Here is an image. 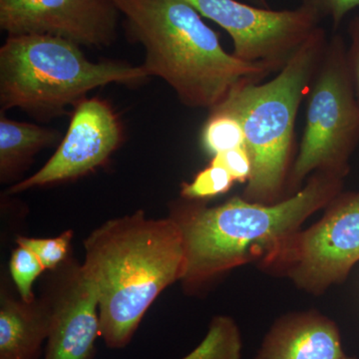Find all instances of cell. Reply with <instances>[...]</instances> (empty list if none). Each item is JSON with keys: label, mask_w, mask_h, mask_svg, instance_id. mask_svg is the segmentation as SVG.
Here are the masks:
<instances>
[{"label": "cell", "mask_w": 359, "mask_h": 359, "mask_svg": "<svg viewBox=\"0 0 359 359\" xmlns=\"http://www.w3.org/2000/svg\"><path fill=\"white\" fill-rule=\"evenodd\" d=\"M351 45L347 47L346 60L349 75L359 104V16L354 18L348 25Z\"/></svg>", "instance_id": "cell-22"}, {"label": "cell", "mask_w": 359, "mask_h": 359, "mask_svg": "<svg viewBox=\"0 0 359 359\" xmlns=\"http://www.w3.org/2000/svg\"><path fill=\"white\" fill-rule=\"evenodd\" d=\"M130 42L145 51L149 76L164 80L187 107L211 110L233 89L259 83L268 67L228 53L185 0H112Z\"/></svg>", "instance_id": "cell-3"}, {"label": "cell", "mask_w": 359, "mask_h": 359, "mask_svg": "<svg viewBox=\"0 0 359 359\" xmlns=\"http://www.w3.org/2000/svg\"><path fill=\"white\" fill-rule=\"evenodd\" d=\"M73 231H65L55 238H37L18 237V245L32 250L39 257L46 271H53L65 263L69 257L71 241Z\"/></svg>", "instance_id": "cell-18"}, {"label": "cell", "mask_w": 359, "mask_h": 359, "mask_svg": "<svg viewBox=\"0 0 359 359\" xmlns=\"http://www.w3.org/2000/svg\"><path fill=\"white\" fill-rule=\"evenodd\" d=\"M327 42L325 30L318 28L273 79L238 87L212 108L233 115L244 129L252 161L245 200L269 205L283 197L292 166L297 113Z\"/></svg>", "instance_id": "cell-4"}, {"label": "cell", "mask_w": 359, "mask_h": 359, "mask_svg": "<svg viewBox=\"0 0 359 359\" xmlns=\"http://www.w3.org/2000/svg\"><path fill=\"white\" fill-rule=\"evenodd\" d=\"M233 183L226 170L210 165L196 175L192 182L182 184L181 197L189 201L209 200L228 193Z\"/></svg>", "instance_id": "cell-16"}, {"label": "cell", "mask_w": 359, "mask_h": 359, "mask_svg": "<svg viewBox=\"0 0 359 359\" xmlns=\"http://www.w3.org/2000/svg\"><path fill=\"white\" fill-rule=\"evenodd\" d=\"M57 130L18 122L0 112V181L9 183L20 178L33 158L45 148L61 141ZM59 144V143H58Z\"/></svg>", "instance_id": "cell-14"}, {"label": "cell", "mask_w": 359, "mask_h": 359, "mask_svg": "<svg viewBox=\"0 0 359 359\" xmlns=\"http://www.w3.org/2000/svg\"><path fill=\"white\" fill-rule=\"evenodd\" d=\"M84 250L82 264L98 292L101 337L109 348H124L153 302L183 278L182 231L171 217L150 219L139 210L101 224Z\"/></svg>", "instance_id": "cell-2"}, {"label": "cell", "mask_w": 359, "mask_h": 359, "mask_svg": "<svg viewBox=\"0 0 359 359\" xmlns=\"http://www.w3.org/2000/svg\"><path fill=\"white\" fill-rule=\"evenodd\" d=\"M52 271L42 295L50 309L43 359H94L101 337L95 283L71 257Z\"/></svg>", "instance_id": "cell-11"}, {"label": "cell", "mask_w": 359, "mask_h": 359, "mask_svg": "<svg viewBox=\"0 0 359 359\" xmlns=\"http://www.w3.org/2000/svg\"><path fill=\"white\" fill-rule=\"evenodd\" d=\"M123 142V127L109 103L84 98L73 107L69 127L55 153L36 173L18 182L8 192L73 181L107 162Z\"/></svg>", "instance_id": "cell-10"}, {"label": "cell", "mask_w": 359, "mask_h": 359, "mask_svg": "<svg viewBox=\"0 0 359 359\" xmlns=\"http://www.w3.org/2000/svg\"><path fill=\"white\" fill-rule=\"evenodd\" d=\"M230 35L236 57L280 72L320 26L321 14L302 0L292 11H271L238 0H185Z\"/></svg>", "instance_id": "cell-7"}, {"label": "cell", "mask_w": 359, "mask_h": 359, "mask_svg": "<svg viewBox=\"0 0 359 359\" xmlns=\"http://www.w3.org/2000/svg\"><path fill=\"white\" fill-rule=\"evenodd\" d=\"M337 325L316 313L278 320L264 337L256 359H346Z\"/></svg>", "instance_id": "cell-12"}, {"label": "cell", "mask_w": 359, "mask_h": 359, "mask_svg": "<svg viewBox=\"0 0 359 359\" xmlns=\"http://www.w3.org/2000/svg\"><path fill=\"white\" fill-rule=\"evenodd\" d=\"M245 133L237 118L219 110H210L203 126L201 144L205 153L212 156L233 149L245 147Z\"/></svg>", "instance_id": "cell-15"}, {"label": "cell", "mask_w": 359, "mask_h": 359, "mask_svg": "<svg viewBox=\"0 0 359 359\" xmlns=\"http://www.w3.org/2000/svg\"><path fill=\"white\" fill-rule=\"evenodd\" d=\"M344 179L314 173L297 193L259 204L243 197L209 208L203 201L179 203L171 210L185 248L181 282L196 289L250 262L273 266L302 223L341 194Z\"/></svg>", "instance_id": "cell-1"}, {"label": "cell", "mask_w": 359, "mask_h": 359, "mask_svg": "<svg viewBox=\"0 0 359 359\" xmlns=\"http://www.w3.org/2000/svg\"><path fill=\"white\" fill-rule=\"evenodd\" d=\"M181 359H231L230 346L218 332H209L199 346Z\"/></svg>", "instance_id": "cell-20"}, {"label": "cell", "mask_w": 359, "mask_h": 359, "mask_svg": "<svg viewBox=\"0 0 359 359\" xmlns=\"http://www.w3.org/2000/svg\"><path fill=\"white\" fill-rule=\"evenodd\" d=\"M347 47L335 34L306 95V125L301 147L290 169L287 188L297 193L314 173L344 179L359 143V104L349 75Z\"/></svg>", "instance_id": "cell-6"}, {"label": "cell", "mask_w": 359, "mask_h": 359, "mask_svg": "<svg viewBox=\"0 0 359 359\" xmlns=\"http://www.w3.org/2000/svg\"><path fill=\"white\" fill-rule=\"evenodd\" d=\"M210 165L223 168L231 175L233 181L241 184H247L252 175V161L245 147L212 156Z\"/></svg>", "instance_id": "cell-19"}, {"label": "cell", "mask_w": 359, "mask_h": 359, "mask_svg": "<svg viewBox=\"0 0 359 359\" xmlns=\"http://www.w3.org/2000/svg\"><path fill=\"white\" fill-rule=\"evenodd\" d=\"M318 9L321 16H330L334 27H339L349 11L358 8L359 0H304Z\"/></svg>", "instance_id": "cell-21"}, {"label": "cell", "mask_w": 359, "mask_h": 359, "mask_svg": "<svg viewBox=\"0 0 359 359\" xmlns=\"http://www.w3.org/2000/svg\"><path fill=\"white\" fill-rule=\"evenodd\" d=\"M250 4H254V6L259 7H264V8H268V1L266 0H248Z\"/></svg>", "instance_id": "cell-23"}, {"label": "cell", "mask_w": 359, "mask_h": 359, "mask_svg": "<svg viewBox=\"0 0 359 359\" xmlns=\"http://www.w3.org/2000/svg\"><path fill=\"white\" fill-rule=\"evenodd\" d=\"M50 330V309L43 299H16L0 292V359H39Z\"/></svg>", "instance_id": "cell-13"}, {"label": "cell", "mask_w": 359, "mask_h": 359, "mask_svg": "<svg viewBox=\"0 0 359 359\" xmlns=\"http://www.w3.org/2000/svg\"><path fill=\"white\" fill-rule=\"evenodd\" d=\"M143 66L93 62L81 46L51 35H8L0 48V111L18 108L39 120L65 114L92 90L109 84H141Z\"/></svg>", "instance_id": "cell-5"}, {"label": "cell", "mask_w": 359, "mask_h": 359, "mask_svg": "<svg viewBox=\"0 0 359 359\" xmlns=\"http://www.w3.org/2000/svg\"><path fill=\"white\" fill-rule=\"evenodd\" d=\"M311 228L299 231L273 266L313 294L344 280L359 262V191L340 194Z\"/></svg>", "instance_id": "cell-8"}, {"label": "cell", "mask_w": 359, "mask_h": 359, "mask_svg": "<svg viewBox=\"0 0 359 359\" xmlns=\"http://www.w3.org/2000/svg\"><path fill=\"white\" fill-rule=\"evenodd\" d=\"M121 16L112 0H0L7 34L51 35L89 48L113 45Z\"/></svg>", "instance_id": "cell-9"}, {"label": "cell", "mask_w": 359, "mask_h": 359, "mask_svg": "<svg viewBox=\"0 0 359 359\" xmlns=\"http://www.w3.org/2000/svg\"><path fill=\"white\" fill-rule=\"evenodd\" d=\"M346 359H358V358H347V356H346Z\"/></svg>", "instance_id": "cell-24"}, {"label": "cell", "mask_w": 359, "mask_h": 359, "mask_svg": "<svg viewBox=\"0 0 359 359\" xmlns=\"http://www.w3.org/2000/svg\"><path fill=\"white\" fill-rule=\"evenodd\" d=\"M9 269L20 299L27 302L34 301L36 297L33 283L46 271L39 257L28 248L18 245L11 254Z\"/></svg>", "instance_id": "cell-17"}]
</instances>
